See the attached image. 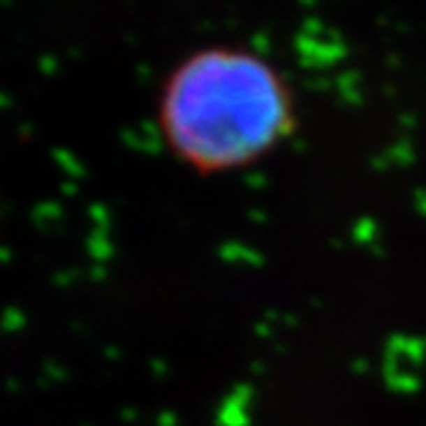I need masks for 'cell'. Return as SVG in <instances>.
I'll list each match as a JSON object with an SVG mask.
<instances>
[{"label":"cell","mask_w":426,"mask_h":426,"mask_svg":"<svg viewBox=\"0 0 426 426\" xmlns=\"http://www.w3.org/2000/svg\"><path fill=\"white\" fill-rule=\"evenodd\" d=\"M161 131L170 149L204 173L242 166L294 131L287 83L263 54L206 47L163 83Z\"/></svg>","instance_id":"6da1fadb"},{"label":"cell","mask_w":426,"mask_h":426,"mask_svg":"<svg viewBox=\"0 0 426 426\" xmlns=\"http://www.w3.org/2000/svg\"><path fill=\"white\" fill-rule=\"evenodd\" d=\"M296 50L301 54V62L310 66L320 64H332L346 54V43L334 31L332 27H327L322 20H310L303 22L301 31L296 34Z\"/></svg>","instance_id":"7a4b0ae2"},{"label":"cell","mask_w":426,"mask_h":426,"mask_svg":"<svg viewBox=\"0 0 426 426\" xmlns=\"http://www.w3.org/2000/svg\"><path fill=\"white\" fill-rule=\"evenodd\" d=\"M251 398H254L251 383H240V386H235V391L225 398L221 415H218L221 426H249L251 424V415H249Z\"/></svg>","instance_id":"3957f363"},{"label":"cell","mask_w":426,"mask_h":426,"mask_svg":"<svg viewBox=\"0 0 426 426\" xmlns=\"http://www.w3.org/2000/svg\"><path fill=\"white\" fill-rule=\"evenodd\" d=\"M358 83H360V76H358L355 71H348V74L339 76L341 95H344L346 100H351V102H358V100H360V90H358Z\"/></svg>","instance_id":"277c9868"},{"label":"cell","mask_w":426,"mask_h":426,"mask_svg":"<svg viewBox=\"0 0 426 426\" xmlns=\"http://www.w3.org/2000/svg\"><path fill=\"white\" fill-rule=\"evenodd\" d=\"M376 233H379V228H376V223L369 221V218H365V221H360L355 225V237L360 242H365V244H367V242H372Z\"/></svg>","instance_id":"5b68a950"},{"label":"cell","mask_w":426,"mask_h":426,"mask_svg":"<svg viewBox=\"0 0 426 426\" xmlns=\"http://www.w3.org/2000/svg\"><path fill=\"white\" fill-rule=\"evenodd\" d=\"M225 247H228V244H225ZM233 249H235L233 244L225 249V256H228V258H230V256H235V254H233ZM240 258H242V260H247V263H254V265L263 263V256H260L258 251H254V249H249V247H240Z\"/></svg>","instance_id":"8992f818"},{"label":"cell","mask_w":426,"mask_h":426,"mask_svg":"<svg viewBox=\"0 0 426 426\" xmlns=\"http://www.w3.org/2000/svg\"><path fill=\"white\" fill-rule=\"evenodd\" d=\"M415 202H417L419 209H422V211L426 213V190H417V194H415Z\"/></svg>","instance_id":"52a82bcc"}]
</instances>
